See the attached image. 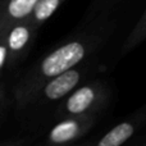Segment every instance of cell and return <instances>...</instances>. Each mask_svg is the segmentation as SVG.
<instances>
[{
    "mask_svg": "<svg viewBox=\"0 0 146 146\" xmlns=\"http://www.w3.org/2000/svg\"><path fill=\"white\" fill-rule=\"evenodd\" d=\"M82 78V71L76 67L50 78L42 86V96L48 100H60L72 92Z\"/></svg>",
    "mask_w": 146,
    "mask_h": 146,
    "instance_id": "5",
    "label": "cell"
},
{
    "mask_svg": "<svg viewBox=\"0 0 146 146\" xmlns=\"http://www.w3.org/2000/svg\"><path fill=\"white\" fill-rule=\"evenodd\" d=\"M145 38H146V12L140 18L139 22L136 23V26H135L133 30L128 35L127 40L124 41L123 53H127V51L135 49L136 46H139Z\"/></svg>",
    "mask_w": 146,
    "mask_h": 146,
    "instance_id": "9",
    "label": "cell"
},
{
    "mask_svg": "<svg viewBox=\"0 0 146 146\" xmlns=\"http://www.w3.org/2000/svg\"><path fill=\"white\" fill-rule=\"evenodd\" d=\"M9 62H10V53H9L7 42H5V38L3 37V38H0V71Z\"/></svg>",
    "mask_w": 146,
    "mask_h": 146,
    "instance_id": "10",
    "label": "cell"
},
{
    "mask_svg": "<svg viewBox=\"0 0 146 146\" xmlns=\"http://www.w3.org/2000/svg\"><path fill=\"white\" fill-rule=\"evenodd\" d=\"M40 0H3L0 7V38L14 25L26 21Z\"/></svg>",
    "mask_w": 146,
    "mask_h": 146,
    "instance_id": "4",
    "label": "cell"
},
{
    "mask_svg": "<svg viewBox=\"0 0 146 146\" xmlns=\"http://www.w3.org/2000/svg\"><path fill=\"white\" fill-rule=\"evenodd\" d=\"M95 123V115H69L50 129L48 141L54 145L69 144L81 139Z\"/></svg>",
    "mask_w": 146,
    "mask_h": 146,
    "instance_id": "3",
    "label": "cell"
},
{
    "mask_svg": "<svg viewBox=\"0 0 146 146\" xmlns=\"http://www.w3.org/2000/svg\"><path fill=\"white\" fill-rule=\"evenodd\" d=\"M1 99H3V91H1V88H0V101H1Z\"/></svg>",
    "mask_w": 146,
    "mask_h": 146,
    "instance_id": "11",
    "label": "cell"
},
{
    "mask_svg": "<svg viewBox=\"0 0 146 146\" xmlns=\"http://www.w3.org/2000/svg\"><path fill=\"white\" fill-rule=\"evenodd\" d=\"M64 1L66 0H40L38 4L33 9L32 14L27 19H30L31 23L37 28L45 21H48Z\"/></svg>",
    "mask_w": 146,
    "mask_h": 146,
    "instance_id": "8",
    "label": "cell"
},
{
    "mask_svg": "<svg viewBox=\"0 0 146 146\" xmlns=\"http://www.w3.org/2000/svg\"><path fill=\"white\" fill-rule=\"evenodd\" d=\"M106 100V88L101 82H91L77 87L64 103L68 115H95Z\"/></svg>",
    "mask_w": 146,
    "mask_h": 146,
    "instance_id": "2",
    "label": "cell"
},
{
    "mask_svg": "<svg viewBox=\"0 0 146 146\" xmlns=\"http://www.w3.org/2000/svg\"><path fill=\"white\" fill-rule=\"evenodd\" d=\"M145 122H146V111L141 110L137 115L115 124L110 131H108L96 142V145L98 146H121L126 144Z\"/></svg>",
    "mask_w": 146,
    "mask_h": 146,
    "instance_id": "6",
    "label": "cell"
},
{
    "mask_svg": "<svg viewBox=\"0 0 146 146\" xmlns=\"http://www.w3.org/2000/svg\"><path fill=\"white\" fill-rule=\"evenodd\" d=\"M36 30L37 28L31 23V21L26 19L14 25L8 31L4 38L8 45V49H9L10 60H15L26 50V48L30 45Z\"/></svg>",
    "mask_w": 146,
    "mask_h": 146,
    "instance_id": "7",
    "label": "cell"
},
{
    "mask_svg": "<svg viewBox=\"0 0 146 146\" xmlns=\"http://www.w3.org/2000/svg\"><path fill=\"white\" fill-rule=\"evenodd\" d=\"M99 44L100 40L96 36H85L73 38L49 53L18 85L15 91L18 106L33 100L50 78L77 67Z\"/></svg>",
    "mask_w": 146,
    "mask_h": 146,
    "instance_id": "1",
    "label": "cell"
}]
</instances>
